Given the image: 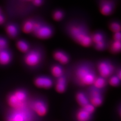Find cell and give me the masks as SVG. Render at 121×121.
Here are the masks:
<instances>
[{"mask_svg": "<svg viewBox=\"0 0 121 121\" xmlns=\"http://www.w3.org/2000/svg\"><path fill=\"white\" fill-rule=\"evenodd\" d=\"M31 98L28 90L19 88L8 94L6 101L11 109H18L28 106Z\"/></svg>", "mask_w": 121, "mask_h": 121, "instance_id": "obj_4", "label": "cell"}, {"mask_svg": "<svg viewBox=\"0 0 121 121\" xmlns=\"http://www.w3.org/2000/svg\"><path fill=\"white\" fill-rule=\"evenodd\" d=\"M91 39L92 44L107 39L106 34L101 30H96L92 32Z\"/></svg>", "mask_w": 121, "mask_h": 121, "instance_id": "obj_20", "label": "cell"}, {"mask_svg": "<svg viewBox=\"0 0 121 121\" xmlns=\"http://www.w3.org/2000/svg\"><path fill=\"white\" fill-rule=\"evenodd\" d=\"M117 7L116 0H98V9L100 14L105 17L114 14Z\"/></svg>", "mask_w": 121, "mask_h": 121, "instance_id": "obj_11", "label": "cell"}, {"mask_svg": "<svg viewBox=\"0 0 121 121\" xmlns=\"http://www.w3.org/2000/svg\"><path fill=\"white\" fill-rule=\"evenodd\" d=\"M56 79L54 85L56 92L60 94L65 92L67 89L68 80L66 73Z\"/></svg>", "mask_w": 121, "mask_h": 121, "instance_id": "obj_16", "label": "cell"}, {"mask_svg": "<svg viewBox=\"0 0 121 121\" xmlns=\"http://www.w3.org/2000/svg\"><path fill=\"white\" fill-rule=\"evenodd\" d=\"M112 39L115 41H121V31L112 34Z\"/></svg>", "mask_w": 121, "mask_h": 121, "instance_id": "obj_31", "label": "cell"}, {"mask_svg": "<svg viewBox=\"0 0 121 121\" xmlns=\"http://www.w3.org/2000/svg\"><path fill=\"white\" fill-rule=\"evenodd\" d=\"M63 29L66 35L78 45L85 48L92 46V31L85 21L73 18L64 23Z\"/></svg>", "mask_w": 121, "mask_h": 121, "instance_id": "obj_1", "label": "cell"}, {"mask_svg": "<svg viewBox=\"0 0 121 121\" xmlns=\"http://www.w3.org/2000/svg\"><path fill=\"white\" fill-rule=\"evenodd\" d=\"M95 67L98 75L106 79L115 74L118 68L113 62L108 59L99 60L95 64Z\"/></svg>", "mask_w": 121, "mask_h": 121, "instance_id": "obj_7", "label": "cell"}, {"mask_svg": "<svg viewBox=\"0 0 121 121\" xmlns=\"http://www.w3.org/2000/svg\"><path fill=\"white\" fill-rule=\"evenodd\" d=\"M6 16L3 12L0 13V26L3 25L5 23H6Z\"/></svg>", "mask_w": 121, "mask_h": 121, "instance_id": "obj_30", "label": "cell"}, {"mask_svg": "<svg viewBox=\"0 0 121 121\" xmlns=\"http://www.w3.org/2000/svg\"><path fill=\"white\" fill-rule=\"evenodd\" d=\"M107 28L112 34L121 31V21L117 19H111L107 23Z\"/></svg>", "mask_w": 121, "mask_h": 121, "instance_id": "obj_21", "label": "cell"}, {"mask_svg": "<svg viewBox=\"0 0 121 121\" xmlns=\"http://www.w3.org/2000/svg\"><path fill=\"white\" fill-rule=\"evenodd\" d=\"M33 112L30 105L23 108L11 109L6 121H31L33 118Z\"/></svg>", "mask_w": 121, "mask_h": 121, "instance_id": "obj_8", "label": "cell"}, {"mask_svg": "<svg viewBox=\"0 0 121 121\" xmlns=\"http://www.w3.org/2000/svg\"><path fill=\"white\" fill-rule=\"evenodd\" d=\"M108 83L111 86L117 87L121 85V81L115 74L113 75L107 79Z\"/></svg>", "mask_w": 121, "mask_h": 121, "instance_id": "obj_28", "label": "cell"}, {"mask_svg": "<svg viewBox=\"0 0 121 121\" xmlns=\"http://www.w3.org/2000/svg\"><path fill=\"white\" fill-rule=\"evenodd\" d=\"M108 84L107 79L98 75L92 86L98 89L105 91Z\"/></svg>", "mask_w": 121, "mask_h": 121, "instance_id": "obj_24", "label": "cell"}, {"mask_svg": "<svg viewBox=\"0 0 121 121\" xmlns=\"http://www.w3.org/2000/svg\"><path fill=\"white\" fill-rule=\"evenodd\" d=\"M109 41V40H108L107 39L104 41H102L101 42L94 44H92V46L94 47L95 50L98 51H104V50H107Z\"/></svg>", "mask_w": 121, "mask_h": 121, "instance_id": "obj_27", "label": "cell"}, {"mask_svg": "<svg viewBox=\"0 0 121 121\" xmlns=\"http://www.w3.org/2000/svg\"><path fill=\"white\" fill-rule=\"evenodd\" d=\"M86 92L91 105L95 108L103 105L104 102L105 91L98 89L91 85L88 87Z\"/></svg>", "mask_w": 121, "mask_h": 121, "instance_id": "obj_9", "label": "cell"}, {"mask_svg": "<svg viewBox=\"0 0 121 121\" xmlns=\"http://www.w3.org/2000/svg\"><path fill=\"white\" fill-rule=\"evenodd\" d=\"M107 50L113 55L120 54L121 52V41L112 39L109 40Z\"/></svg>", "mask_w": 121, "mask_h": 121, "instance_id": "obj_19", "label": "cell"}, {"mask_svg": "<svg viewBox=\"0 0 121 121\" xmlns=\"http://www.w3.org/2000/svg\"><path fill=\"white\" fill-rule=\"evenodd\" d=\"M65 14V11L63 9L56 8L52 12V17L54 21L59 22L64 19Z\"/></svg>", "mask_w": 121, "mask_h": 121, "instance_id": "obj_26", "label": "cell"}, {"mask_svg": "<svg viewBox=\"0 0 121 121\" xmlns=\"http://www.w3.org/2000/svg\"><path fill=\"white\" fill-rule=\"evenodd\" d=\"M5 31L7 36L12 39H17L21 33L20 25L13 21L6 22L5 25Z\"/></svg>", "mask_w": 121, "mask_h": 121, "instance_id": "obj_12", "label": "cell"}, {"mask_svg": "<svg viewBox=\"0 0 121 121\" xmlns=\"http://www.w3.org/2000/svg\"><path fill=\"white\" fill-rule=\"evenodd\" d=\"M30 106L33 112L40 117L44 116L48 112L47 101L41 97H31Z\"/></svg>", "mask_w": 121, "mask_h": 121, "instance_id": "obj_10", "label": "cell"}, {"mask_svg": "<svg viewBox=\"0 0 121 121\" xmlns=\"http://www.w3.org/2000/svg\"><path fill=\"white\" fill-rule=\"evenodd\" d=\"M55 30L50 24L47 22L41 17L35 16L34 28L31 35L41 40L48 39L54 35Z\"/></svg>", "mask_w": 121, "mask_h": 121, "instance_id": "obj_5", "label": "cell"}, {"mask_svg": "<svg viewBox=\"0 0 121 121\" xmlns=\"http://www.w3.org/2000/svg\"><path fill=\"white\" fill-rule=\"evenodd\" d=\"M2 12H3V11H2V9L0 7V13H2Z\"/></svg>", "mask_w": 121, "mask_h": 121, "instance_id": "obj_34", "label": "cell"}, {"mask_svg": "<svg viewBox=\"0 0 121 121\" xmlns=\"http://www.w3.org/2000/svg\"><path fill=\"white\" fill-rule=\"evenodd\" d=\"M16 46L19 51L24 54L27 52L31 47L29 43L23 39H19L17 40Z\"/></svg>", "mask_w": 121, "mask_h": 121, "instance_id": "obj_22", "label": "cell"}, {"mask_svg": "<svg viewBox=\"0 0 121 121\" xmlns=\"http://www.w3.org/2000/svg\"><path fill=\"white\" fill-rule=\"evenodd\" d=\"M50 70L52 75L56 79L63 76L65 73L62 65L59 64H54L52 65Z\"/></svg>", "mask_w": 121, "mask_h": 121, "instance_id": "obj_23", "label": "cell"}, {"mask_svg": "<svg viewBox=\"0 0 121 121\" xmlns=\"http://www.w3.org/2000/svg\"><path fill=\"white\" fill-rule=\"evenodd\" d=\"M92 115L84 107H81L77 111L76 117L78 121H88L91 119Z\"/></svg>", "mask_w": 121, "mask_h": 121, "instance_id": "obj_25", "label": "cell"}, {"mask_svg": "<svg viewBox=\"0 0 121 121\" xmlns=\"http://www.w3.org/2000/svg\"><path fill=\"white\" fill-rule=\"evenodd\" d=\"M115 74L121 81V67L117 68Z\"/></svg>", "mask_w": 121, "mask_h": 121, "instance_id": "obj_32", "label": "cell"}, {"mask_svg": "<svg viewBox=\"0 0 121 121\" xmlns=\"http://www.w3.org/2000/svg\"><path fill=\"white\" fill-rule=\"evenodd\" d=\"M118 112L121 118V104H120L118 107Z\"/></svg>", "mask_w": 121, "mask_h": 121, "instance_id": "obj_33", "label": "cell"}, {"mask_svg": "<svg viewBox=\"0 0 121 121\" xmlns=\"http://www.w3.org/2000/svg\"><path fill=\"white\" fill-rule=\"evenodd\" d=\"M71 74L73 82L82 87H88L92 85L98 75L95 64L88 60L77 63L73 66Z\"/></svg>", "mask_w": 121, "mask_h": 121, "instance_id": "obj_2", "label": "cell"}, {"mask_svg": "<svg viewBox=\"0 0 121 121\" xmlns=\"http://www.w3.org/2000/svg\"><path fill=\"white\" fill-rule=\"evenodd\" d=\"M75 99L81 107H84L90 104L86 92L84 91H79L77 92L75 95Z\"/></svg>", "mask_w": 121, "mask_h": 121, "instance_id": "obj_17", "label": "cell"}, {"mask_svg": "<svg viewBox=\"0 0 121 121\" xmlns=\"http://www.w3.org/2000/svg\"><path fill=\"white\" fill-rule=\"evenodd\" d=\"M35 21V16L28 17L24 19L20 25L21 32L26 34H31L32 32Z\"/></svg>", "mask_w": 121, "mask_h": 121, "instance_id": "obj_15", "label": "cell"}, {"mask_svg": "<svg viewBox=\"0 0 121 121\" xmlns=\"http://www.w3.org/2000/svg\"><path fill=\"white\" fill-rule=\"evenodd\" d=\"M12 60V55L9 48L0 50V65L6 66L10 64Z\"/></svg>", "mask_w": 121, "mask_h": 121, "instance_id": "obj_18", "label": "cell"}, {"mask_svg": "<svg viewBox=\"0 0 121 121\" xmlns=\"http://www.w3.org/2000/svg\"><path fill=\"white\" fill-rule=\"evenodd\" d=\"M44 56L42 48L37 46L31 47L30 50L25 54L22 60L24 64L26 67L30 69H35L41 64Z\"/></svg>", "mask_w": 121, "mask_h": 121, "instance_id": "obj_6", "label": "cell"}, {"mask_svg": "<svg viewBox=\"0 0 121 121\" xmlns=\"http://www.w3.org/2000/svg\"><path fill=\"white\" fill-rule=\"evenodd\" d=\"M33 0H8V14L12 19H25L35 11Z\"/></svg>", "mask_w": 121, "mask_h": 121, "instance_id": "obj_3", "label": "cell"}, {"mask_svg": "<svg viewBox=\"0 0 121 121\" xmlns=\"http://www.w3.org/2000/svg\"><path fill=\"white\" fill-rule=\"evenodd\" d=\"M53 58L60 65L69 64L70 60V56L67 53L60 49L55 50L53 53Z\"/></svg>", "mask_w": 121, "mask_h": 121, "instance_id": "obj_14", "label": "cell"}, {"mask_svg": "<svg viewBox=\"0 0 121 121\" xmlns=\"http://www.w3.org/2000/svg\"><path fill=\"white\" fill-rule=\"evenodd\" d=\"M34 83L35 86L39 89H49L54 86V82L50 77L41 75L35 77Z\"/></svg>", "mask_w": 121, "mask_h": 121, "instance_id": "obj_13", "label": "cell"}, {"mask_svg": "<svg viewBox=\"0 0 121 121\" xmlns=\"http://www.w3.org/2000/svg\"><path fill=\"white\" fill-rule=\"evenodd\" d=\"M44 0H33V5L35 8L41 7L44 4Z\"/></svg>", "mask_w": 121, "mask_h": 121, "instance_id": "obj_29", "label": "cell"}]
</instances>
